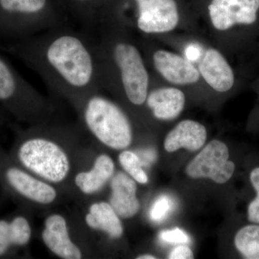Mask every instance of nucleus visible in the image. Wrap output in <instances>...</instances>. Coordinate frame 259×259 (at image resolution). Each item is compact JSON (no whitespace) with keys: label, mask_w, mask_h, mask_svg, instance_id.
I'll return each instance as SVG.
<instances>
[{"label":"nucleus","mask_w":259,"mask_h":259,"mask_svg":"<svg viewBox=\"0 0 259 259\" xmlns=\"http://www.w3.org/2000/svg\"><path fill=\"white\" fill-rule=\"evenodd\" d=\"M63 128L35 126L19 132L9 156L17 164L51 184L69 177L71 159L59 142Z\"/></svg>","instance_id":"nucleus-3"},{"label":"nucleus","mask_w":259,"mask_h":259,"mask_svg":"<svg viewBox=\"0 0 259 259\" xmlns=\"http://www.w3.org/2000/svg\"><path fill=\"white\" fill-rule=\"evenodd\" d=\"M234 170L228 146L218 140L209 142L186 167V173L191 178H208L217 184L231 180Z\"/></svg>","instance_id":"nucleus-7"},{"label":"nucleus","mask_w":259,"mask_h":259,"mask_svg":"<svg viewBox=\"0 0 259 259\" xmlns=\"http://www.w3.org/2000/svg\"><path fill=\"white\" fill-rule=\"evenodd\" d=\"M49 0H0V39L16 41L64 25Z\"/></svg>","instance_id":"nucleus-5"},{"label":"nucleus","mask_w":259,"mask_h":259,"mask_svg":"<svg viewBox=\"0 0 259 259\" xmlns=\"http://www.w3.org/2000/svg\"><path fill=\"white\" fill-rule=\"evenodd\" d=\"M5 110L1 106H0V125L5 122Z\"/></svg>","instance_id":"nucleus-26"},{"label":"nucleus","mask_w":259,"mask_h":259,"mask_svg":"<svg viewBox=\"0 0 259 259\" xmlns=\"http://www.w3.org/2000/svg\"><path fill=\"white\" fill-rule=\"evenodd\" d=\"M258 9L259 0H212L208 6L213 27L222 31L238 24L254 23Z\"/></svg>","instance_id":"nucleus-9"},{"label":"nucleus","mask_w":259,"mask_h":259,"mask_svg":"<svg viewBox=\"0 0 259 259\" xmlns=\"http://www.w3.org/2000/svg\"><path fill=\"white\" fill-rule=\"evenodd\" d=\"M155 69L166 81L177 85L197 83L200 77L199 70L190 61L175 53L157 50L153 54Z\"/></svg>","instance_id":"nucleus-11"},{"label":"nucleus","mask_w":259,"mask_h":259,"mask_svg":"<svg viewBox=\"0 0 259 259\" xmlns=\"http://www.w3.org/2000/svg\"><path fill=\"white\" fill-rule=\"evenodd\" d=\"M146 104L158 120L177 118L185 108V95L177 88H163L148 92Z\"/></svg>","instance_id":"nucleus-16"},{"label":"nucleus","mask_w":259,"mask_h":259,"mask_svg":"<svg viewBox=\"0 0 259 259\" xmlns=\"http://www.w3.org/2000/svg\"><path fill=\"white\" fill-rule=\"evenodd\" d=\"M120 218L111 204L100 201L90 206L85 215V222L91 229L103 232L110 238L118 239L123 234Z\"/></svg>","instance_id":"nucleus-18"},{"label":"nucleus","mask_w":259,"mask_h":259,"mask_svg":"<svg viewBox=\"0 0 259 259\" xmlns=\"http://www.w3.org/2000/svg\"><path fill=\"white\" fill-rule=\"evenodd\" d=\"M41 237L46 246L63 259H80L82 252L71 239L67 221L60 214H52L44 222Z\"/></svg>","instance_id":"nucleus-10"},{"label":"nucleus","mask_w":259,"mask_h":259,"mask_svg":"<svg viewBox=\"0 0 259 259\" xmlns=\"http://www.w3.org/2000/svg\"><path fill=\"white\" fill-rule=\"evenodd\" d=\"M97 30L99 65L102 88L118 89L134 106L146 101L149 74L141 51L118 32L117 24L102 18Z\"/></svg>","instance_id":"nucleus-2"},{"label":"nucleus","mask_w":259,"mask_h":259,"mask_svg":"<svg viewBox=\"0 0 259 259\" xmlns=\"http://www.w3.org/2000/svg\"><path fill=\"white\" fill-rule=\"evenodd\" d=\"M138 259H156V257L154 256V255H150V254H144V255H139V256L137 257Z\"/></svg>","instance_id":"nucleus-27"},{"label":"nucleus","mask_w":259,"mask_h":259,"mask_svg":"<svg viewBox=\"0 0 259 259\" xmlns=\"http://www.w3.org/2000/svg\"><path fill=\"white\" fill-rule=\"evenodd\" d=\"M207 139V130L197 121H182L167 135L164 141L165 150L175 152L180 148L196 151L204 146Z\"/></svg>","instance_id":"nucleus-15"},{"label":"nucleus","mask_w":259,"mask_h":259,"mask_svg":"<svg viewBox=\"0 0 259 259\" xmlns=\"http://www.w3.org/2000/svg\"><path fill=\"white\" fill-rule=\"evenodd\" d=\"M138 8L136 27L146 34L164 33L175 30L179 22L175 0H135Z\"/></svg>","instance_id":"nucleus-8"},{"label":"nucleus","mask_w":259,"mask_h":259,"mask_svg":"<svg viewBox=\"0 0 259 259\" xmlns=\"http://www.w3.org/2000/svg\"><path fill=\"white\" fill-rule=\"evenodd\" d=\"M237 249L248 259H259V226L243 227L235 237Z\"/></svg>","instance_id":"nucleus-19"},{"label":"nucleus","mask_w":259,"mask_h":259,"mask_svg":"<svg viewBox=\"0 0 259 259\" xmlns=\"http://www.w3.org/2000/svg\"><path fill=\"white\" fill-rule=\"evenodd\" d=\"M0 106L17 120L42 123L53 111L50 100L24 79L0 54Z\"/></svg>","instance_id":"nucleus-6"},{"label":"nucleus","mask_w":259,"mask_h":259,"mask_svg":"<svg viewBox=\"0 0 259 259\" xmlns=\"http://www.w3.org/2000/svg\"><path fill=\"white\" fill-rule=\"evenodd\" d=\"M110 203L122 218H131L140 209L136 182L123 172H118L110 180Z\"/></svg>","instance_id":"nucleus-13"},{"label":"nucleus","mask_w":259,"mask_h":259,"mask_svg":"<svg viewBox=\"0 0 259 259\" xmlns=\"http://www.w3.org/2000/svg\"><path fill=\"white\" fill-rule=\"evenodd\" d=\"M121 166L127 172V175L139 184L147 183L148 177L144 171V164L137 153L131 151H123L119 155Z\"/></svg>","instance_id":"nucleus-20"},{"label":"nucleus","mask_w":259,"mask_h":259,"mask_svg":"<svg viewBox=\"0 0 259 259\" xmlns=\"http://www.w3.org/2000/svg\"><path fill=\"white\" fill-rule=\"evenodd\" d=\"M36 72L56 95L77 108L85 97L102 88L96 39L67 24L33 36L0 44Z\"/></svg>","instance_id":"nucleus-1"},{"label":"nucleus","mask_w":259,"mask_h":259,"mask_svg":"<svg viewBox=\"0 0 259 259\" xmlns=\"http://www.w3.org/2000/svg\"><path fill=\"white\" fill-rule=\"evenodd\" d=\"M74 1H76L79 4V6H78L79 8H78L77 18L78 20H79L80 25H81L83 30H86V31L90 32V33H92L95 30H97L98 23H97L96 19L94 17L93 13H92L91 10H90V7H89L88 3H91L92 5H93L94 1H98V0H74Z\"/></svg>","instance_id":"nucleus-21"},{"label":"nucleus","mask_w":259,"mask_h":259,"mask_svg":"<svg viewBox=\"0 0 259 259\" xmlns=\"http://www.w3.org/2000/svg\"><path fill=\"white\" fill-rule=\"evenodd\" d=\"M83 127L104 146L124 150L132 144L134 128L126 112L100 91L90 94L79 107Z\"/></svg>","instance_id":"nucleus-4"},{"label":"nucleus","mask_w":259,"mask_h":259,"mask_svg":"<svg viewBox=\"0 0 259 259\" xmlns=\"http://www.w3.org/2000/svg\"><path fill=\"white\" fill-rule=\"evenodd\" d=\"M250 179L257 196L248 205V218L250 222L259 224V167L251 171Z\"/></svg>","instance_id":"nucleus-22"},{"label":"nucleus","mask_w":259,"mask_h":259,"mask_svg":"<svg viewBox=\"0 0 259 259\" xmlns=\"http://www.w3.org/2000/svg\"><path fill=\"white\" fill-rule=\"evenodd\" d=\"M115 174V163L107 154H100L88 171H80L76 175L74 183L80 192L92 195L102 190Z\"/></svg>","instance_id":"nucleus-17"},{"label":"nucleus","mask_w":259,"mask_h":259,"mask_svg":"<svg viewBox=\"0 0 259 259\" xmlns=\"http://www.w3.org/2000/svg\"><path fill=\"white\" fill-rule=\"evenodd\" d=\"M170 259H192L194 258V253L189 247L180 245L175 248L169 255Z\"/></svg>","instance_id":"nucleus-25"},{"label":"nucleus","mask_w":259,"mask_h":259,"mask_svg":"<svg viewBox=\"0 0 259 259\" xmlns=\"http://www.w3.org/2000/svg\"><path fill=\"white\" fill-rule=\"evenodd\" d=\"M32 226L23 214H13L0 219V258L13 253L16 248H23L32 238Z\"/></svg>","instance_id":"nucleus-14"},{"label":"nucleus","mask_w":259,"mask_h":259,"mask_svg":"<svg viewBox=\"0 0 259 259\" xmlns=\"http://www.w3.org/2000/svg\"><path fill=\"white\" fill-rule=\"evenodd\" d=\"M160 238L163 241L170 243H187L190 241V238L185 232L179 228H175L171 231L161 232Z\"/></svg>","instance_id":"nucleus-24"},{"label":"nucleus","mask_w":259,"mask_h":259,"mask_svg":"<svg viewBox=\"0 0 259 259\" xmlns=\"http://www.w3.org/2000/svg\"><path fill=\"white\" fill-rule=\"evenodd\" d=\"M171 209V202L166 197H161L156 200L150 212V216L153 221L160 222L166 217Z\"/></svg>","instance_id":"nucleus-23"},{"label":"nucleus","mask_w":259,"mask_h":259,"mask_svg":"<svg viewBox=\"0 0 259 259\" xmlns=\"http://www.w3.org/2000/svg\"><path fill=\"white\" fill-rule=\"evenodd\" d=\"M199 72L206 83L218 93H226L234 84V73L231 66L216 49L205 51L199 64Z\"/></svg>","instance_id":"nucleus-12"}]
</instances>
